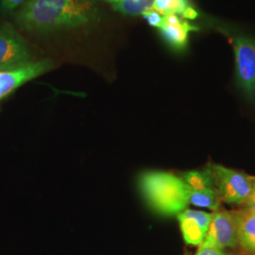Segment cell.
I'll return each instance as SVG.
<instances>
[{"label": "cell", "instance_id": "6da1fadb", "mask_svg": "<svg viewBox=\"0 0 255 255\" xmlns=\"http://www.w3.org/2000/svg\"><path fill=\"white\" fill-rule=\"evenodd\" d=\"M97 15L93 0H27L16 22L27 31L48 33L87 25Z\"/></svg>", "mask_w": 255, "mask_h": 255}, {"label": "cell", "instance_id": "7a4b0ae2", "mask_svg": "<svg viewBox=\"0 0 255 255\" xmlns=\"http://www.w3.org/2000/svg\"><path fill=\"white\" fill-rule=\"evenodd\" d=\"M140 187L148 204L161 215H178L189 204L186 183L174 174L148 171L140 177Z\"/></svg>", "mask_w": 255, "mask_h": 255}, {"label": "cell", "instance_id": "3957f363", "mask_svg": "<svg viewBox=\"0 0 255 255\" xmlns=\"http://www.w3.org/2000/svg\"><path fill=\"white\" fill-rule=\"evenodd\" d=\"M222 202L243 206L252 190L251 175L209 162L204 166Z\"/></svg>", "mask_w": 255, "mask_h": 255}, {"label": "cell", "instance_id": "277c9868", "mask_svg": "<svg viewBox=\"0 0 255 255\" xmlns=\"http://www.w3.org/2000/svg\"><path fill=\"white\" fill-rule=\"evenodd\" d=\"M237 84L248 98L255 97V39L237 36L233 39Z\"/></svg>", "mask_w": 255, "mask_h": 255}, {"label": "cell", "instance_id": "5b68a950", "mask_svg": "<svg viewBox=\"0 0 255 255\" xmlns=\"http://www.w3.org/2000/svg\"><path fill=\"white\" fill-rule=\"evenodd\" d=\"M31 53L27 42L9 24L0 27V71L29 64Z\"/></svg>", "mask_w": 255, "mask_h": 255}, {"label": "cell", "instance_id": "8992f818", "mask_svg": "<svg viewBox=\"0 0 255 255\" xmlns=\"http://www.w3.org/2000/svg\"><path fill=\"white\" fill-rule=\"evenodd\" d=\"M181 178L189 190V204L210 210L212 213L220 210L222 201L205 168L184 172Z\"/></svg>", "mask_w": 255, "mask_h": 255}, {"label": "cell", "instance_id": "52a82bcc", "mask_svg": "<svg viewBox=\"0 0 255 255\" xmlns=\"http://www.w3.org/2000/svg\"><path fill=\"white\" fill-rule=\"evenodd\" d=\"M237 245V218L235 211L219 210L214 212L206 237L199 248L224 250L227 248H236Z\"/></svg>", "mask_w": 255, "mask_h": 255}, {"label": "cell", "instance_id": "ba28073f", "mask_svg": "<svg viewBox=\"0 0 255 255\" xmlns=\"http://www.w3.org/2000/svg\"><path fill=\"white\" fill-rule=\"evenodd\" d=\"M54 67V64L48 60L30 62L15 69L0 71V99L14 91L24 84L42 74L46 73Z\"/></svg>", "mask_w": 255, "mask_h": 255}, {"label": "cell", "instance_id": "9c48e42d", "mask_svg": "<svg viewBox=\"0 0 255 255\" xmlns=\"http://www.w3.org/2000/svg\"><path fill=\"white\" fill-rule=\"evenodd\" d=\"M177 217L185 243L191 246H200L208 232L213 213L186 208Z\"/></svg>", "mask_w": 255, "mask_h": 255}, {"label": "cell", "instance_id": "30bf717a", "mask_svg": "<svg viewBox=\"0 0 255 255\" xmlns=\"http://www.w3.org/2000/svg\"><path fill=\"white\" fill-rule=\"evenodd\" d=\"M159 29L169 46L176 50H183L187 45L189 33L198 30V27L179 15L167 14L164 15L163 26Z\"/></svg>", "mask_w": 255, "mask_h": 255}, {"label": "cell", "instance_id": "8fae6325", "mask_svg": "<svg viewBox=\"0 0 255 255\" xmlns=\"http://www.w3.org/2000/svg\"><path fill=\"white\" fill-rule=\"evenodd\" d=\"M235 213L238 245L248 254L255 255V214L244 208Z\"/></svg>", "mask_w": 255, "mask_h": 255}, {"label": "cell", "instance_id": "7c38bea8", "mask_svg": "<svg viewBox=\"0 0 255 255\" xmlns=\"http://www.w3.org/2000/svg\"><path fill=\"white\" fill-rule=\"evenodd\" d=\"M153 9L163 15L176 14L183 19H195L198 12L189 0H155Z\"/></svg>", "mask_w": 255, "mask_h": 255}, {"label": "cell", "instance_id": "4fadbf2b", "mask_svg": "<svg viewBox=\"0 0 255 255\" xmlns=\"http://www.w3.org/2000/svg\"><path fill=\"white\" fill-rule=\"evenodd\" d=\"M155 0H120L113 3L114 9L126 15H140L153 9Z\"/></svg>", "mask_w": 255, "mask_h": 255}, {"label": "cell", "instance_id": "5bb4252c", "mask_svg": "<svg viewBox=\"0 0 255 255\" xmlns=\"http://www.w3.org/2000/svg\"><path fill=\"white\" fill-rule=\"evenodd\" d=\"M143 15L147 20V22H148V24L150 26L158 27V28H160V27L163 26L164 15L161 14L157 10H155L153 9H150V10L146 11V13H144Z\"/></svg>", "mask_w": 255, "mask_h": 255}, {"label": "cell", "instance_id": "9a60e30c", "mask_svg": "<svg viewBox=\"0 0 255 255\" xmlns=\"http://www.w3.org/2000/svg\"><path fill=\"white\" fill-rule=\"evenodd\" d=\"M251 181H252V190L247 199L246 202L241 208H244L255 214V176L251 175Z\"/></svg>", "mask_w": 255, "mask_h": 255}, {"label": "cell", "instance_id": "2e32d148", "mask_svg": "<svg viewBox=\"0 0 255 255\" xmlns=\"http://www.w3.org/2000/svg\"><path fill=\"white\" fill-rule=\"evenodd\" d=\"M27 0H1V7L4 10H12Z\"/></svg>", "mask_w": 255, "mask_h": 255}, {"label": "cell", "instance_id": "e0dca14e", "mask_svg": "<svg viewBox=\"0 0 255 255\" xmlns=\"http://www.w3.org/2000/svg\"><path fill=\"white\" fill-rule=\"evenodd\" d=\"M196 255H226L223 250L217 248H199Z\"/></svg>", "mask_w": 255, "mask_h": 255}, {"label": "cell", "instance_id": "ac0fdd59", "mask_svg": "<svg viewBox=\"0 0 255 255\" xmlns=\"http://www.w3.org/2000/svg\"><path fill=\"white\" fill-rule=\"evenodd\" d=\"M104 1H108V2H111V3L113 4V3H117V2H119L120 0H104Z\"/></svg>", "mask_w": 255, "mask_h": 255}]
</instances>
